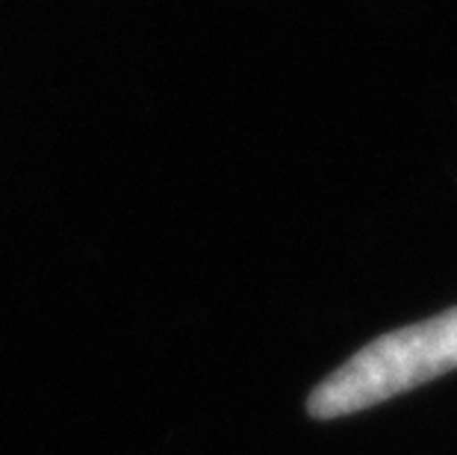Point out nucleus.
<instances>
[{"label":"nucleus","mask_w":457,"mask_h":455,"mask_svg":"<svg viewBox=\"0 0 457 455\" xmlns=\"http://www.w3.org/2000/svg\"><path fill=\"white\" fill-rule=\"evenodd\" d=\"M452 370H457V308L366 343L313 387L307 414L316 420L348 417Z\"/></svg>","instance_id":"nucleus-1"}]
</instances>
